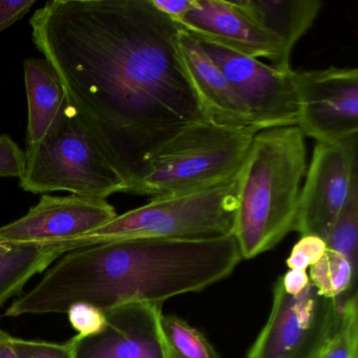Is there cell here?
<instances>
[{
    "label": "cell",
    "instance_id": "484cf974",
    "mask_svg": "<svg viewBox=\"0 0 358 358\" xmlns=\"http://www.w3.org/2000/svg\"><path fill=\"white\" fill-rule=\"evenodd\" d=\"M158 11L179 22L196 5V0H152Z\"/></svg>",
    "mask_w": 358,
    "mask_h": 358
},
{
    "label": "cell",
    "instance_id": "ffe728a7",
    "mask_svg": "<svg viewBox=\"0 0 358 358\" xmlns=\"http://www.w3.org/2000/svg\"><path fill=\"white\" fill-rule=\"evenodd\" d=\"M358 242V192L354 194L341 211L328 240L327 248L345 255L356 268Z\"/></svg>",
    "mask_w": 358,
    "mask_h": 358
},
{
    "label": "cell",
    "instance_id": "9a60e30c",
    "mask_svg": "<svg viewBox=\"0 0 358 358\" xmlns=\"http://www.w3.org/2000/svg\"><path fill=\"white\" fill-rule=\"evenodd\" d=\"M24 87L28 98V145L47 137L68 106L64 87L45 59L28 58L24 62Z\"/></svg>",
    "mask_w": 358,
    "mask_h": 358
},
{
    "label": "cell",
    "instance_id": "8992f818",
    "mask_svg": "<svg viewBox=\"0 0 358 358\" xmlns=\"http://www.w3.org/2000/svg\"><path fill=\"white\" fill-rule=\"evenodd\" d=\"M341 306L311 282L299 294H288L278 278L269 318L246 358H311L334 331Z\"/></svg>",
    "mask_w": 358,
    "mask_h": 358
},
{
    "label": "cell",
    "instance_id": "7a4b0ae2",
    "mask_svg": "<svg viewBox=\"0 0 358 358\" xmlns=\"http://www.w3.org/2000/svg\"><path fill=\"white\" fill-rule=\"evenodd\" d=\"M307 167L296 125L255 134L241 171L234 231L242 259L270 250L294 230Z\"/></svg>",
    "mask_w": 358,
    "mask_h": 358
},
{
    "label": "cell",
    "instance_id": "277c9868",
    "mask_svg": "<svg viewBox=\"0 0 358 358\" xmlns=\"http://www.w3.org/2000/svg\"><path fill=\"white\" fill-rule=\"evenodd\" d=\"M257 131L208 118L192 125L161 150L136 194L166 198L232 179L244 166Z\"/></svg>",
    "mask_w": 358,
    "mask_h": 358
},
{
    "label": "cell",
    "instance_id": "3957f363",
    "mask_svg": "<svg viewBox=\"0 0 358 358\" xmlns=\"http://www.w3.org/2000/svg\"><path fill=\"white\" fill-rule=\"evenodd\" d=\"M240 175L241 171L228 181L198 192L152 199L148 204L117 215L85 236L49 245L64 255L74 249L131 238L205 240L234 236Z\"/></svg>",
    "mask_w": 358,
    "mask_h": 358
},
{
    "label": "cell",
    "instance_id": "f1b7e54d",
    "mask_svg": "<svg viewBox=\"0 0 358 358\" xmlns=\"http://www.w3.org/2000/svg\"><path fill=\"white\" fill-rule=\"evenodd\" d=\"M10 249H11V245L3 244V243H0V255L8 252Z\"/></svg>",
    "mask_w": 358,
    "mask_h": 358
},
{
    "label": "cell",
    "instance_id": "6da1fadb",
    "mask_svg": "<svg viewBox=\"0 0 358 358\" xmlns=\"http://www.w3.org/2000/svg\"><path fill=\"white\" fill-rule=\"evenodd\" d=\"M35 47L96 145L135 194L159 152L207 119L152 0H52L30 20Z\"/></svg>",
    "mask_w": 358,
    "mask_h": 358
},
{
    "label": "cell",
    "instance_id": "5b68a950",
    "mask_svg": "<svg viewBox=\"0 0 358 358\" xmlns=\"http://www.w3.org/2000/svg\"><path fill=\"white\" fill-rule=\"evenodd\" d=\"M20 187L32 194L69 192L106 200L127 192V184L100 152L70 103L55 129L28 145Z\"/></svg>",
    "mask_w": 358,
    "mask_h": 358
},
{
    "label": "cell",
    "instance_id": "603a6c76",
    "mask_svg": "<svg viewBox=\"0 0 358 358\" xmlns=\"http://www.w3.org/2000/svg\"><path fill=\"white\" fill-rule=\"evenodd\" d=\"M326 250V242L322 238L313 236H301L287 259V265L289 269L307 271L308 268L320 261Z\"/></svg>",
    "mask_w": 358,
    "mask_h": 358
},
{
    "label": "cell",
    "instance_id": "cb8c5ba5",
    "mask_svg": "<svg viewBox=\"0 0 358 358\" xmlns=\"http://www.w3.org/2000/svg\"><path fill=\"white\" fill-rule=\"evenodd\" d=\"M26 155L10 136H0V178H20L24 171Z\"/></svg>",
    "mask_w": 358,
    "mask_h": 358
},
{
    "label": "cell",
    "instance_id": "83f0119b",
    "mask_svg": "<svg viewBox=\"0 0 358 358\" xmlns=\"http://www.w3.org/2000/svg\"><path fill=\"white\" fill-rule=\"evenodd\" d=\"M10 336L5 331L0 330V358H18L10 343Z\"/></svg>",
    "mask_w": 358,
    "mask_h": 358
},
{
    "label": "cell",
    "instance_id": "52a82bcc",
    "mask_svg": "<svg viewBox=\"0 0 358 358\" xmlns=\"http://www.w3.org/2000/svg\"><path fill=\"white\" fill-rule=\"evenodd\" d=\"M358 135L316 143L307 167L294 231L328 240L341 211L358 192Z\"/></svg>",
    "mask_w": 358,
    "mask_h": 358
},
{
    "label": "cell",
    "instance_id": "30bf717a",
    "mask_svg": "<svg viewBox=\"0 0 358 358\" xmlns=\"http://www.w3.org/2000/svg\"><path fill=\"white\" fill-rule=\"evenodd\" d=\"M103 313L101 332L69 339L74 358H175L163 330L161 303H124Z\"/></svg>",
    "mask_w": 358,
    "mask_h": 358
},
{
    "label": "cell",
    "instance_id": "ac0fdd59",
    "mask_svg": "<svg viewBox=\"0 0 358 358\" xmlns=\"http://www.w3.org/2000/svg\"><path fill=\"white\" fill-rule=\"evenodd\" d=\"M311 358H358V306L354 293L341 303L338 322Z\"/></svg>",
    "mask_w": 358,
    "mask_h": 358
},
{
    "label": "cell",
    "instance_id": "44dd1931",
    "mask_svg": "<svg viewBox=\"0 0 358 358\" xmlns=\"http://www.w3.org/2000/svg\"><path fill=\"white\" fill-rule=\"evenodd\" d=\"M10 343L18 358H74L70 341L58 343L10 336Z\"/></svg>",
    "mask_w": 358,
    "mask_h": 358
},
{
    "label": "cell",
    "instance_id": "7402d4cb",
    "mask_svg": "<svg viewBox=\"0 0 358 358\" xmlns=\"http://www.w3.org/2000/svg\"><path fill=\"white\" fill-rule=\"evenodd\" d=\"M73 328L83 337L98 334L106 327L103 311L87 303H76L66 312Z\"/></svg>",
    "mask_w": 358,
    "mask_h": 358
},
{
    "label": "cell",
    "instance_id": "9c48e42d",
    "mask_svg": "<svg viewBox=\"0 0 358 358\" xmlns=\"http://www.w3.org/2000/svg\"><path fill=\"white\" fill-rule=\"evenodd\" d=\"M196 39L244 102L257 131L296 125L297 100L292 70L282 72L257 58Z\"/></svg>",
    "mask_w": 358,
    "mask_h": 358
},
{
    "label": "cell",
    "instance_id": "e0dca14e",
    "mask_svg": "<svg viewBox=\"0 0 358 358\" xmlns=\"http://www.w3.org/2000/svg\"><path fill=\"white\" fill-rule=\"evenodd\" d=\"M355 269L345 255L327 248L320 261L310 267L308 275L318 294L326 299H341L351 288Z\"/></svg>",
    "mask_w": 358,
    "mask_h": 358
},
{
    "label": "cell",
    "instance_id": "d4e9b609",
    "mask_svg": "<svg viewBox=\"0 0 358 358\" xmlns=\"http://www.w3.org/2000/svg\"><path fill=\"white\" fill-rule=\"evenodd\" d=\"M36 0H0V33L22 20Z\"/></svg>",
    "mask_w": 358,
    "mask_h": 358
},
{
    "label": "cell",
    "instance_id": "7c38bea8",
    "mask_svg": "<svg viewBox=\"0 0 358 358\" xmlns=\"http://www.w3.org/2000/svg\"><path fill=\"white\" fill-rule=\"evenodd\" d=\"M178 24L196 38L248 57L267 58L271 66L280 68L282 43L257 24L238 0H196L194 7Z\"/></svg>",
    "mask_w": 358,
    "mask_h": 358
},
{
    "label": "cell",
    "instance_id": "d6986e66",
    "mask_svg": "<svg viewBox=\"0 0 358 358\" xmlns=\"http://www.w3.org/2000/svg\"><path fill=\"white\" fill-rule=\"evenodd\" d=\"M162 327L175 358H220L206 337L176 315H162Z\"/></svg>",
    "mask_w": 358,
    "mask_h": 358
},
{
    "label": "cell",
    "instance_id": "ba28073f",
    "mask_svg": "<svg viewBox=\"0 0 358 358\" xmlns=\"http://www.w3.org/2000/svg\"><path fill=\"white\" fill-rule=\"evenodd\" d=\"M296 127L316 143L358 135V71L355 68L293 71Z\"/></svg>",
    "mask_w": 358,
    "mask_h": 358
},
{
    "label": "cell",
    "instance_id": "5bb4252c",
    "mask_svg": "<svg viewBox=\"0 0 358 358\" xmlns=\"http://www.w3.org/2000/svg\"><path fill=\"white\" fill-rule=\"evenodd\" d=\"M241 7L282 43L278 71L289 72L295 45L312 28L322 11L320 0H238Z\"/></svg>",
    "mask_w": 358,
    "mask_h": 358
},
{
    "label": "cell",
    "instance_id": "8fae6325",
    "mask_svg": "<svg viewBox=\"0 0 358 358\" xmlns=\"http://www.w3.org/2000/svg\"><path fill=\"white\" fill-rule=\"evenodd\" d=\"M106 200L43 194L24 217L0 226V243L49 244L85 236L117 217Z\"/></svg>",
    "mask_w": 358,
    "mask_h": 358
},
{
    "label": "cell",
    "instance_id": "4fadbf2b",
    "mask_svg": "<svg viewBox=\"0 0 358 358\" xmlns=\"http://www.w3.org/2000/svg\"><path fill=\"white\" fill-rule=\"evenodd\" d=\"M178 45L207 118L230 127H255L244 102L198 39L181 28Z\"/></svg>",
    "mask_w": 358,
    "mask_h": 358
},
{
    "label": "cell",
    "instance_id": "2e32d148",
    "mask_svg": "<svg viewBox=\"0 0 358 358\" xmlns=\"http://www.w3.org/2000/svg\"><path fill=\"white\" fill-rule=\"evenodd\" d=\"M62 255L52 245H11L8 252L0 255V307L22 292L33 276L45 271Z\"/></svg>",
    "mask_w": 358,
    "mask_h": 358
},
{
    "label": "cell",
    "instance_id": "4316f807",
    "mask_svg": "<svg viewBox=\"0 0 358 358\" xmlns=\"http://www.w3.org/2000/svg\"><path fill=\"white\" fill-rule=\"evenodd\" d=\"M280 278L285 291L290 295L299 294L310 285L307 272L299 270L289 269Z\"/></svg>",
    "mask_w": 358,
    "mask_h": 358
}]
</instances>
